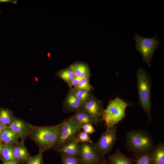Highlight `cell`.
Returning a JSON list of instances; mask_svg holds the SVG:
<instances>
[{
  "label": "cell",
  "instance_id": "obj_1",
  "mask_svg": "<svg viewBox=\"0 0 164 164\" xmlns=\"http://www.w3.org/2000/svg\"><path fill=\"white\" fill-rule=\"evenodd\" d=\"M29 137L38 146L39 150L43 152L53 148L59 137L61 124L43 126L32 125L29 123Z\"/></svg>",
  "mask_w": 164,
  "mask_h": 164
},
{
  "label": "cell",
  "instance_id": "obj_2",
  "mask_svg": "<svg viewBox=\"0 0 164 164\" xmlns=\"http://www.w3.org/2000/svg\"><path fill=\"white\" fill-rule=\"evenodd\" d=\"M126 144L128 150L135 156L151 151L154 146L150 133L141 129L128 132L126 135Z\"/></svg>",
  "mask_w": 164,
  "mask_h": 164
},
{
  "label": "cell",
  "instance_id": "obj_3",
  "mask_svg": "<svg viewBox=\"0 0 164 164\" xmlns=\"http://www.w3.org/2000/svg\"><path fill=\"white\" fill-rule=\"evenodd\" d=\"M137 89L139 102L147 114L149 121H152L151 80L146 70L138 68L136 71Z\"/></svg>",
  "mask_w": 164,
  "mask_h": 164
},
{
  "label": "cell",
  "instance_id": "obj_4",
  "mask_svg": "<svg viewBox=\"0 0 164 164\" xmlns=\"http://www.w3.org/2000/svg\"><path fill=\"white\" fill-rule=\"evenodd\" d=\"M129 104L119 97L111 100L103 114L102 120L106 129H111L121 121L125 116V111Z\"/></svg>",
  "mask_w": 164,
  "mask_h": 164
},
{
  "label": "cell",
  "instance_id": "obj_5",
  "mask_svg": "<svg viewBox=\"0 0 164 164\" xmlns=\"http://www.w3.org/2000/svg\"><path fill=\"white\" fill-rule=\"evenodd\" d=\"M157 34V32L151 38L143 37L137 33L134 35L135 49L141 54L143 61L149 67L155 50L162 43Z\"/></svg>",
  "mask_w": 164,
  "mask_h": 164
},
{
  "label": "cell",
  "instance_id": "obj_6",
  "mask_svg": "<svg viewBox=\"0 0 164 164\" xmlns=\"http://www.w3.org/2000/svg\"><path fill=\"white\" fill-rule=\"evenodd\" d=\"M61 123L59 137L52 148L55 150L61 147L69 140L76 137L84 125L76 121L71 116L64 119Z\"/></svg>",
  "mask_w": 164,
  "mask_h": 164
},
{
  "label": "cell",
  "instance_id": "obj_7",
  "mask_svg": "<svg viewBox=\"0 0 164 164\" xmlns=\"http://www.w3.org/2000/svg\"><path fill=\"white\" fill-rule=\"evenodd\" d=\"M117 139V126L115 125L102 132L99 140L92 144L98 151L103 159L111 152Z\"/></svg>",
  "mask_w": 164,
  "mask_h": 164
},
{
  "label": "cell",
  "instance_id": "obj_8",
  "mask_svg": "<svg viewBox=\"0 0 164 164\" xmlns=\"http://www.w3.org/2000/svg\"><path fill=\"white\" fill-rule=\"evenodd\" d=\"M88 114L97 125L102 121V115L104 109L103 101L92 94L78 110Z\"/></svg>",
  "mask_w": 164,
  "mask_h": 164
},
{
  "label": "cell",
  "instance_id": "obj_9",
  "mask_svg": "<svg viewBox=\"0 0 164 164\" xmlns=\"http://www.w3.org/2000/svg\"><path fill=\"white\" fill-rule=\"evenodd\" d=\"M79 158L81 164H97L102 160L98 151L89 143H80Z\"/></svg>",
  "mask_w": 164,
  "mask_h": 164
},
{
  "label": "cell",
  "instance_id": "obj_10",
  "mask_svg": "<svg viewBox=\"0 0 164 164\" xmlns=\"http://www.w3.org/2000/svg\"><path fill=\"white\" fill-rule=\"evenodd\" d=\"M10 128L21 140L25 141L30 133L29 123L15 117L9 126Z\"/></svg>",
  "mask_w": 164,
  "mask_h": 164
},
{
  "label": "cell",
  "instance_id": "obj_11",
  "mask_svg": "<svg viewBox=\"0 0 164 164\" xmlns=\"http://www.w3.org/2000/svg\"><path fill=\"white\" fill-rule=\"evenodd\" d=\"M80 148V143L77 141L76 137L68 141L56 151L60 154L79 157Z\"/></svg>",
  "mask_w": 164,
  "mask_h": 164
},
{
  "label": "cell",
  "instance_id": "obj_12",
  "mask_svg": "<svg viewBox=\"0 0 164 164\" xmlns=\"http://www.w3.org/2000/svg\"><path fill=\"white\" fill-rule=\"evenodd\" d=\"M24 142L22 140L19 141L14 145L12 150L14 156L21 164H27L32 156Z\"/></svg>",
  "mask_w": 164,
  "mask_h": 164
},
{
  "label": "cell",
  "instance_id": "obj_13",
  "mask_svg": "<svg viewBox=\"0 0 164 164\" xmlns=\"http://www.w3.org/2000/svg\"><path fill=\"white\" fill-rule=\"evenodd\" d=\"M83 103L69 90L63 102L62 110L65 113L75 112L80 109Z\"/></svg>",
  "mask_w": 164,
  "mask_h": 164
},
{
  "label": "cell",
  "instance_id": "obj_14",
  "mask_svg": "<svg viewBox=\"0 0 164 164\" xmlns=\"http://www.w3.org/2000/svg\"><path fill=\"white\" fill-rule=\"evenodd\" d=\"M108 158L110 164H133L132 158L123 154L118 147L115 152L108 155Z\"/></svg>",
  "mask_w": 164,
  "mask_h": 164
},
{
  "label": "cell",
  "instance_id": "obj_15",
  "mask_svg": "<svg viewBox=\"0 0 164 164\" xmlns=\"http://www.w3.org/2000/svg\"><path fill=\"white\" fill-rule=\"evenodd\" d=\"M69 67L76 76L82 78L90 77L91 75L90 69L88 65L86 63L77 62L73 63Z\"/></svg>",
  "mask_w": 164,
  "mask_h": 164
},
{
  "label": "cell",
  "instance_id": "obj_16",
  "mask_svg": "<svg viewBox=\"0 0 164 164\" xmlns=\"http://www.w3.org/2000/svg\"><path fill=\"white\" fill-rule=\"evenodd\" d=\"M152 164H164V143L154 145L151 150Z\"/></svg>",
  "mask_w": 164,
  "mask_h": 164
},
{
  "label": "cell",
  "instance_id": "obj_17",
  "mask_svg": "<svg viewBox=\"0 0 164 164\" xmlns=\"http://www.w3.org/2000/svg\"><path fill=\"white\" fill-rule=\"evenodd\" d=\"M19 138L10 128L4 129L0 134V140L3 143L15 144L18 141Z\"/></svg>",
  "mask_w": 164,
  "mask_h": 164
},
{
  "label": "cell",
  "instance_id": "obj_18",
  "mask_svg": "<svg viewBox=\"0 0 164 164\" xmlns=\"http://www.w3.org/2000/svg\"><path fill=\"white\" fill-rule=\"evenodd\" d=\"M15 117L12 111L8 108H0V123L8 127Z\"/></svg>",
  "mask_w": 164,
  "mask_h": 164
},
{
  "label": "cell",
  "instance_id": "obj_19",
  "mask_svg": "<svg viewBox=\"0 0 164 164\" xmlns=\"http://www.w3.org/2000/svg\"><path fill=\"white\" fill-rule=\"evenodd\" d=\"M14 145L3 143L1 159L2 161H13L18 164H21L13 155L12 150Z\"/></svg>",
  "mask_w": 164,
  "mask_h": 164
},
{
  "label": "cell",
  "instance_id": "obj_20",
  "mask_svg": "<svg viewBox=\"0 0 164 164\" xmlns=\"http://www.w3.org/2000/svg\"><path fill=\"white\" fill-rule=\"evenodd\" d=\"M71 117L79 123L84 125L87 123L97 125L95 122L88 114L80 110L75 111L74 114Z\"/></svg>",
  "mask_w": 164,
  "mask_h": 164
},
{
  "label": "cell",
  "instance_id": "obj_21",
  "mask_svg": "<svg viewBox=\"0 0 164 164\" xmlns=\"http://www.w3.org/2000/svg\"><path fill=\"white\" fill-rule=\"evenodd\" d=\"M56 75L65 82L67 85L75 77L73 72L70 67L58 71Z\"/></svg>",
  "mask_w": 164,
  "mask_h": 164
},
{
  "label": "cell",
  "instance_id": "obj_22",
  "mask_svg": "<svg viewBox=\"0 0 164 164\" xmlns=\"http://www.w3.org/2000/svg\"><path fill=\"white\" fill-rule=\"evenodd\" d=\"M70 91L78 99L84 103L92 94V91H88L75 87L70 88Z\"/></svg>",
  "mask_w": 164,
  "mask_h": 164
},
{
  "label": "cell",
  "instance_id": "obj_23",
  "mask_svg": "<svg viewBox=\"0 0 164 164\" xmlns=\"http://www.w3.org/2000/svg\"><path fill=\"white\" fill-rule=\"evenodd\" d=\"M135 164H152L151 151L136 155Z\"/></svg>",
  "mask_w": 164,
  "mask_h": 164
},
{
  "label": "cell",
  "instance_id": "obj_24",
  "mask_svg": "<svg viewBox=\"0 0 164 164\" xmlns=\"http://www.w3.org/2000/svg\"><path fill=\"white\" fill-rule=\"evenodd\" d=\"M89 77H82L77 85L75 88L88 91H92V87L90 84Z\"/></svg>",
  "mask_w": 164,
  "mask_h": 164
},
{
  "label": "cell",
  "instance_id": "obj_25",
  "mask_svg": "<svg viewBox=\"0 0 164 164\" xmlns=\"http://www.w3.org/2000/svg\"><path fill=\"white\" fill-rule=\"evenodd\" d=\"M62 164H81L79 157H74L60 154Z\"/></svg>",
  "mask_w": 164,
  "mask_h": 164
},
{
  "label": "cell",
  "instance_id": "obj_26",
  "mask_svg": "<svg viewBox=\"0 0 164 164\" xmlns=\"http://www.w3.org/2000/svg\"><path fill=\"white\" fill-rule=\"evenodd\" d=\"M76 138L79 143H89L92 144L93 143L90 135L83 131L80 130L78 132L76 136Z\"/></svg>",
  "mask_w": 164,
  "mask_h": 164
},
{
  "label": "cell",
  "instance_id": "obj_27",
  "mask_svg": "<svg viewBox=\"0 0 164 164\" xmlns=\"http://www.w3.org/2000/svg\"><path fill=\"white\" fill-rule=\"evenodd\" d=\"M43 153L39 150L38 154L35 156H32L27 164H43Z\"/></svg>",
  "mask_w": 164,
  "mask_h": 164
},
{
  "label": "cell",
  "instance_id": "obj_28",
  "mask_svg": "<svg viewBox=\"0 0 164 164\" xmlns=\"http://www.w3.org/2000/svg\"><path fill=\"white\" fill-rule=\"evenodd\" d=\"M91 123H87L84 125L82 127L83 131L88 134H92L96 132V130Z\"/></svg>",
  "mask_w": 164,
  "mask_h": 164
},
{
  "label": "cell",
  "instance_id": "obj_29",
  "mask_svg": "<svg viewBox=\"0 0 164 164\" xmlns=\"http://www.w3.org/2000/svg\"><path fill=\"white\" fill-rule=\"evenodd\" d=\"M82 77L76 76L68 84L70 88L75 87L80 82Z\"/></svg>",
  "mask_w": 164,
  "mask_h": 164
},
{
  "label": "cell",
  "instance_id": "obj_30",
  "mask_svg": "<svg viewBox=\"0 0 164 164\" xmlns=\"http://www.w3.org/2000/svg\"><path fill=\"white\" fill-rule=\"evenodd\" d=\"M2 164H18L17 162L13 161H2Z\"/></svg>",
  "mask_w": 164,
  "mask_h": 164
},
{
  "label": "cell",
  "instance_id": "obj_31",
  "mask_svg": "<svg viewBox=\"0 0 164 164\" xmlns=\"http://www.w3.org/2000/svg\"><path fill=\"white\" fill-rule=\"evenodd\" d=\"M11 2L15 4H16L17 3V1L12 0H0V2Z\"/></svg>",
  "mask_w": 164,
  "mask_h": 164
},
{
  "label": "cell",
  "instance_id": "obj_32",
  "mask_svg": "<svg viewBox=\"0 0 164 164\" xmlns=\"http://www.w3.org/2000/svg\"><path fill=\"white\" fill-rule=\"evenodd\" d=\"M97 164H110L109 162L105 159H102Z\"/></svg>",
  "mask_w": 164,
  "mask_h": 164
},
{
  "label": "cell",
  "instance_id": "obj_33",
  "mask_svg": "<svg viewBox=\"0 0 164 164\" xmlns=\"http://www.w3.org/2000/svg\"><path fill=\"white\" fill-rule=\"evenodd\" d=\"M3 143L0 140V159L1 158V153L3 147Z\"/></svg>",
  "mask_w": 164,
  "mask_h": 164
},
{
  "label": "cell",
  "instance_id": "obj_34",
  "mask_svg": "<svg viewBox=\"0 0 164 164\" xmlns=\"http://www.w3.org/2000/svg\"><path fill=\"white\" fill-rule=\"evenodd\" d=\"M7 127L6 126L0 123V134L1 133L2 131L5 128H6Z\"/></svg>",
  "mask_w": 164,
  "mask_h": 164
},
{
  "label": "cell",
  "instance_id": "obj_35",
  "mask_svg": "<svg viewBox=\"0 0 164 164\" xmlns=\"http://www.w3.org/2000/svg\"><path fill=\"white\" fill-rule=\"evenodd\" d=\"M1 13V12L0 11V13Z\"/></svg>",
  "mask_w": 164,
  "mask_h": 164
}]
</instances>
